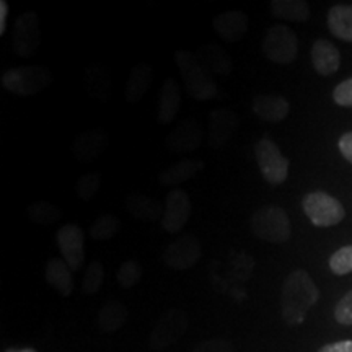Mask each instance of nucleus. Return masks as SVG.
<instances>
[{"mask_svg": "<svg viewBox=\"0 0 352 352\" xmlns=\"http://www.w3.org/2000/svg\"><path fill=\"white\" fill-rule=\"evenodd\" d=\"M320 298V290L303 270L290 272L280 289V315L289 327H298Z\"/></svg>", "mask_w": 352, "mask_h": 352, "instance_id": "f257e3e1", "label": "nucleus"}, {"mask_svg": "<svg viewBox=\"0 0 352 352\" xmlns=\"http://www.w3.org/2000/svg\"><path fill=\"white\" fill-rule=\"evenodd\" d=\"M176 65L182 74L186 94L196 101H209L217 95V85L209 70L201 64L196 54L189 51H178L175 54Z\"/></svg>", "mask_w": 352, "mask_h": 352, "instance_id": "f03ea898", "label": "nucleus"}, {"mask_svg": "<svg viewBox=\"0 0 352 352\" xmlns=\"http://www.w3.org/2000/svg\"><path fill=\"white\" fill-rule=\"evenodd\" d=\"M52 82L51 72L41 65H20L8 69L2 74V85L10 94L20 96L36 95L50 87Z\"/></svg>", "mask_w": 352, "mask_h": 352, "instance_id": "7ed1b4c3", "label": "nucleus"}, {"mask_svg": "<svg viewBox=\"0 0 352 352\" xmlns=\"http://www.w3.org/2000/svg\"><path fill=\"white\" fill-rule=\"evenodd\" d=\"M252 230L259 240L270 243H284L292 233L289 215L276 206H266L253 214Z\"/></svg>", "mask_w": 352, "mask_h": 352, "instance_id": "20e7f679", "label": "nucleus"}, {"mask_svg": "<svg viewBox=\"0 0 352 352\" xmlns=\"http://www.w3.org/2000/svg\"><path fill=\"white\" fill-rule=\"evenodd\" d=\"M302 209L316 227L338 226L346 215L341 202L323 191L308 192L302 201Z\"/></svg>", "mask_w": 352, "mask_h": 352, "instance_id": "39448f33", "label": "nucleus"}, {"mask_svg": "<svg viewBox=\"0 0 352 352\" xmlns=\"http://www.w3.org/2000/svg\"><path fill=\"white\" fill-rule=\"evenodd\" d=\"M263 54L274 64L287 65L297 59L298 41L296 33L285 25H272L263 39Z\"/></svg>", "mask_w": 352, "mask_h": 352, "instance_id": "423d86ee", "label": "nucleus"}, {"mask_svg": "<svg viewBox=\"0 0 352 352\" xmlns=\"http://www.w3.org/2000/svg\"><path fill=\"white\" fill-rule=\"evenodd\" d=\"M254 157H256L259 171L263 178L270 184H283L289 176V160L283 155L280 148L274 140L263 138L254 145Z\"/></svg>", "mask_w": 352, "mask_h": 352, "instance_id": "0eeeda50", "label": "nucleus"}, {"mask_svg": "<svg viewBox=\"0 0 352 352\" xmlns=\"http://www.w3.org/2000/svg\"><path fill=\"white\" fill-rule=\"evenodd\" d=\"M189 324L188 315L179 308H171L160 316L153 327L148 342L153 351H164L166 347L178 341L186 333Z\"/></svg>", "mask_w": 352, "mask_h": 352, "instance_id": "6e6552de", "label": "nucleus"}, {"mask_svg": "<svg viewBox=\"0 0 352 352\" xmlns=\"http://www.w3.org/2000/svg\"><path fill=\"white\" fill-rule=\"evenodd\" d=\"M41 43L39 19L34 12H26L15 21L12 50L20 57H32L38 52Z\"/></svg>", "mask_w": 352, "mask_h": 352, "instance_id": "1a4fd4ad", "label": "nucleus"}, {"mask_svg": "<svg viewBox=\"0 0 352 352\" xmlns=\"http://www.w3.org/2000/svg\"><path fill=\"white\" fill-rule=\"evenodd\" d=\"M202 254V246L195 236L184 235L175 240L173 243L166 246V250L162 254V261L166 267L175 271H186L191 270L195 264L199 261Z\"/></svg>", "mask_w": 352, "mask_h": 352, "instance_id": "9d476101", "label": "nucleus"}, {"mask_svg": "<svg viewBox=\"0 0 352 352\" xmlns=\"http://www.w3.org/2000/svg\"><path fill=\"white\" fill-rule=\"evenodd\" d=\"M56 241L70 270L74 272L80 271L85 263V239L82 228L74 223H65L57 230Z\"/></svg>", "mask_w": 352, "mask_h": 352, "instance_id": "9b49d317", "label": "nucleus"}, {"mask_svg": "<svg viewBox=\"0 0 352 352\" xmlns=\"http://www.w3.org/2000/svg\"><path fill=\"white\" fill-rule=\"evenodd\" d=\"M191 217V199L183 189H171L165 197L164 217L160 220V228L168 233L182 232Z\"/></svg>", "mask_w": 352, "mask_h": 352, "instance_id": "f8f14e48", "label": "nucleus"}, {"mask_svg": "<svg viewBox=\"0 0 352 352\" xmlns=\"http://www.w3.org/2000/svg\"><path fill=\"white\" fill-rule=\"evenodd\" d=\"M239 124V116L232 109H214L209 116V147L222 148L233 138Z\"/></svg>", "mask_w": 352, "mask_h": 352, "instance_id": "ddd939ff", "label": "nucleus"}, {"mask_svg": "<svg viewBox=\"0 0 352 352\" xmlns=\"http://www.w3.org/2000/svg\"><path fill=\"white\" fill-rule=\"evenodd\" d=\"M166 148L171 152H192L202 144V129L195 120H182L166 135Z\"/></svg>", "mask_w": 352, "mask_h": 352, "instance_id": "4468645a", "label": "nucleus"}, {"mask_svg": "<svg viewBox=\"0 0 352 352\" xmlns=\"http://www.w3.org/2000/svg\"><path fill=\"white\" fill-rule=\"evenodd\" d=\"M215 33L228 43H236L246 34L248 30V16L243 12H223L212 20Z\"/></svg>", "mask_w": 352, "mask_h": 352, "instance_id": "2eb2a0df", "label": "nucleus"}, {"mask_svg": "<svg viewBox=\"0 0 352 352\" xmlns=\"http://www.w3.org/2000/svg\"><path fill=\"white\" fill-rule=\"evenodd\" d=\"M311 64H314V69L320 76H333V74L338 72L341 65L340 51L336 50L333 43L327 41V39H318L311 46Z\"/></svg>", "mask_w": 352, "mask_h": 352, "instance_id": "dca6fc26", "label": "nucleus"}, {"mask_svg": "<svg viewBox=\"0 0 352 352\" xmlns=\"http://www.w3.org/2000/svg\"><path fill=\"white\" fill-rule=\"evenodd\" d=\"M179 103H182V94L179 87L173 78H165L164 85L158 94L157 104V120L160 124H170L175 121L176 114L179 111Z\"/></svg>", "mask_w": 352, "mask_h": 352, "instance_id": "f3484780", "label": "nucleus"}, {"mask_svg": "<svg viewBox=\"0 0 352 352\" xmlns=\"http://www.w3.org/2000/svg\"><path fill=\"white\" fill-rule=\"evenodd\" d=\"M108 135L101 129H91L74 139L72 152L80 160H94L108 148Z\"/></svg>", "mask_w": 352, "mask_h": 352, "instance_id": "a211bd4d", "label": "nucleus"}, {"mask_svg": "<svg viewBox=\"0 0 352 352\" xmlns=\"http://www.w3.org/2000/svg\"><path fill=\"white\" fill-rule=\"evenodd\" d=\"M252 108L258 118L272 124L284 121L290 111L289 101L277 95H258Z\"/></svg>", "mask_w": 352, "mask_h": 352, "instance_id": "6ab92c4d", "label": "nucleus"}, {"mask_svg": "<svg viewBox=\"0 0 352 352\" xmlns=\"http://www.w3.org/2000/svg\"><path fill=\"white\" fill-rule=\"evenodd\" d=\"M126 208L135 219L145 220V222H160L164 217V206L155 197H148L139 192H132L126 197Z\"/></svg>", "mask_w": 352, "mask_h": 352, "instance_id": "aec40b11", "label": "nucleus"}, {"mask_svg": "<svg viewBox=\"0 0 352 352\" xmlns=\"http://www.w3.org/2000/svg\"><path fill=\"white\" fill-rule=\"evenodd\" d=\"M44 276H46V280L50 283L51 287H54L63 297L72 296L74 290H76L72 270H70L64 259L51 258L46 264Z\"/></svg>", "mask_w": 352, "mask_h": 352, "instance_id": "412c9836", "label": "nucleus"}, {"mask_svg": "<svg viewBox=\"0 0 352 352\" xmlns=\"http://www.w3.org/2000/svg\"><path fill=\"white\" fill-rule=\"evenodd\" d=\"M204 166L206 164L202 160L176 162V164L168 166V168L158 175V183L166 188L178 186V184H183L189 182L191 178H195L199 171L204 170Z\"/></svg>", "mask_w": 352, "mask_h": 352, "instance_id": "4be33fe9", "label": "nucleus"}, {"mask_svg": "<svg viewBox=\"0 0 352 352\" xmlns=\"http://www.w3.org/2000/svg\"><path fill=\"white\" fill-rule=\"evenodd\" d=\"M153 80V72L152 67L148 64H138L134 69L131 70L129 78L126 83V100L129 103H138L144 98V95L147 94L148 88L152 85Z\"/></svg>", "mask_w": 352, "mask_h": 352, "instance_id": "5701e85b", "label": "nucleus"}, {"mask_svg": "<svg viewBox=\"0 0 352 352\" xmlns=\"http://www.w3.org/2000/svg\"><path fill=\"white\" fill-rule=\"evenodd\" d=\"M197 59L204 65L209 72L217 74V76L226 77L232 72V60L230 57L226 54V51L219 46V44L208 43L201 46L199 52H197Z\"/></svg>", "mask_w": 352, "mask_h": 352, "instance_id": "b1692460", "label": "nucleus"}, {"mask_svg": "<svg viewBox=\"0 0 352 352\" xmlns=\"http://www.w3.org/2000/svg\"><path fill=\"white\" fill-rule=\"evenodd\" d=\"M87 88L96 100L107 101L113 94V78L101 64H91L85 70Z\"/></svg>", "mask_w": 352, "mask_h": 352, "instance_id": "393cba45", "label": "nucleus"}, {"mask_svg": "<svg viewBox=\"0 0 352 352\" xmlns=\"http://www.w3.org/2000/svg\"><path fill=\"white\" fill-rule=\"evenodd\" d=\"M98 327L103 333H116L127 321V308L121 302L113 300L104 303L98 314Z\"/></svg>", "mask_w": 352, "mask_h": 352, "instance_id": "a878e982", "label": "nucleus"}, {"mask_svg": "<svg viewBox=\"0 0 352 352\" xmlns=\"http://www.w3.org/2000/svg\"><path fill=\"white\" fill-rule=\"evenodd\" d=\"M271 13L276 19L303 23L310 19V7L303 0H272Z\"/></svg>", "mask_w": 352, "mask_h": 352, "instance_id": "bb28decb", "label": "nucleus"}, {"mask_svg": "<svg viewBox=\"0 0 352 352\" xmlns=\"http://www.w3.org/2000/svg\"><path fill=\"white\" fill-rule=\"evenodd\" d=\"M328 28L342 41L352 43V6H334L328 13Z\"/></svg>", "mask_w": 352, "mask_h": 352, "instance_id": "cd10ccee", "label": "nucleus"}, {"mask_svg": "<svg viewBox=\"0 0 352 352\" xmlns=\"http://www.w3.org/2000/svg\"><path fill=\"white\" fill-rule=\"evenodd\" d=\"M28 215L33 222L41 223V226H51V223L59 222L63 217V210L50 201H36L28 206Z\"/></svg>", "mask_w": 352, "mask_h": 352, "instance_id": "c85d7f7f", "label": "nucleus"}, {"mask_svg": "<svg viewBox=\"0 0 352 352\" xmlns=\"http://www.w3.org/2000/svg\"><path fill=\"white\" fill-rule=\"evenodd\" d=\"M121 228L120 219L114 214H101L90 227V236L96 241L111 240Z\"/></svg>", "mask_w": 352, "mask_h": 352, "instance_id": "c756f323", "label": "nucleus"}, {"mask_svg": "<svg viewBox=\"0 0 352 352\" xmlns=\"http://www.w3.org/2000/svg\"><path fill=\"white\" fill-rule=\"evenodd\" d=\"M254 267V259L248 253H235L230 261V276L235 283H246L252 276Z\"/></svg>", "mask_w": 352, "mask_h": 352, "instance_id": "7c9ffc66", "label": "nucleus"}, {"mask_svg": "<svg viewBox=\"0 0 352 352\" xmlns=\"http://www.w3.org/2000/svg\"><path fill=\"white\" fill-rule=\"evenodd\" d=\"M103 279H104L103 264L100 261H91L88 264L85 276H83L82 290L87 294V296H94V294H96L101 289V285H103Z\"/></svg>", "mask_w": 352, "mask_h": 352, "instance_id": "2f4dec72", "label": "nucleus"}, {"mask_svg": "<svg viewBox=\"0 0 352 352\" xmlns=\"http://www.w3.org/2000/svg\"><path fill=\"white\" fill-rule=\"evenodd\" d=\"M101 176L98 173H85L78 178L76 184V192L83 202L91 201L100 191Z\"/></svg>", "mask_w": 352, "mask_h": 352, "instance_id": "473e14b6", "label": "nucleus"}, {"mask_svg": "<svg viewBox=\"0 0 352 352\" xmlns=\"http://www.w3.org/2000/svg\"><path fill=\"white\" fill-rule=\"evenodd\" d=\"M116 277L118 284H120L122 289H131L134 287L135 284H139L140 277H142V267H140V264L138 261L129 259V261H124L121 264Z\"/></svg>", "mask_w": 352, "mask_h": 352, "instance_id": "72a5a7b5", "label": "nucleus"}, {"mask_svg": "<svg viewBox=\"0 0 352 352\" xmlns=\"http://www.w3.org/2000/svg\"><path fill=\"white\" fill-rule=\"evenodd\" d=\"M329 270L336 276H346L352 272V245L342 246L329 258Z\"/></svg>", "mask_w": 352, "mask_h": 352, "instance_id": "f704fd0d", "label": "nucleus"}, {"mask_svg": "<svg viewBox=\"0 0 352 352\" xmlns=\"http://www.w3.org/2000/svg\"><path fill=\"white\" fill-rule=\"evenodd\" d=\"M334 318H336L338 323L344 324V327H351L352 324V290L338 302L336 308H334Z\"/></svg>", "mask_w": 352, "mask_h": 352, "instance_id": "c9c22d12", "label": "nucleus"}, {"mask_svg": "<svg viewBox=\"0 0 352 352\" xmlns=\"http://www.w3.org/2000/svg\"><path fill=\"white\" fill-rule=\"evenodd\" d=\"M333 100L340 107L352 108V77L336 85L333 90Z\"/></svg>", "mask_w": 352, "mask_h": 352, "instance_id": "e433bc0d", "label": "nucleus"}, {"mask_svg": "<svg viewBox=\"0 0 352 352\" xmlns=\"http://www.w3.org/2000/svg\"><path fill=\"white\" fill-rule=\"evenodd\" d=\"M233 344L228 340H222V338H217V340H209L204 342H199L192 352H233Z\"/></svg>", "mask_w": 352, "mask_h": 352, "instance_id": "4c0bfd02", "label": "nucleus"}, {"mask_svg": "<svg viewBox=\"0 0 352 352\" xmlns=\"http://www.w3.org/2000/svg\"><path fill=\"white\" fill-rule=\"evenodd\" d=\"M338 147H340V152L342 153V157H344L349 164H352V131L341 135L340 142H338Z\"/></svg>", "mask_w": 352, "mask_h": 352, "instance_id": "58836bf2", "label": "nucleus"}, {"mask_svg": "<svg viewBox=\"0 0 352 352\" xmlns=\"http://www.w3.org/2000/svg\"><path fill=\"white\" fill-rule=\"evenodd\" d=\"M318 352H352V340L331 342L321 347Z\"/></svg>", "mask_w": 352, "mask_h": 352, "instance_id": "ea45409f", "label": "nucleus"}, {"mask_svg": "<svg viewBox=\"0 0 352 352\" xmlns=\"http://www.w3.org/2000/svg\"><path fill=\"white\" fill-rule=\"evenodd\" d=\"M7 19H8V3L7 0H2V2H0V34L6 33Z\"/></svg>", "mask_w": 352, "mask_h": 352, "instance_id": "a19ab883", "label": "nucleus"}, {"mask_svg": "<svg viewBox=\"0 0 352 352\" xmlns=\"http://www.w3.org/2000/svg\"><path fill=\"white\" fill-rule=\"evenodd\" d=\"M6 352H36V351L30 349V347H26V349H7Z\"/></svg>", "mask_w": 352, "mask_h": 352, "instance_id": "79ce46f5", "label": "nucleus"}]
</instances>
